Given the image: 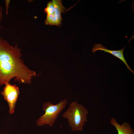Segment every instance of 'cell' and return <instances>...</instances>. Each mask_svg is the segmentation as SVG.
Segmentation results:
<instances>
[{"label": "cell", "mask_w": 134, "mask_h": 134, "mask_svg": "<svg viewBox=\"0 0 134 134\" xmlns=\"http://www.w3.org/2000/svg\"><path fill=\"white\" fill-rule=\"evenodd\" d=\"M18 43L10 45L8 41L0 36V86L9 83L14 78L21 83L31 84L32 77L36 75L24 64L21 58V48Z\"/></svg>", "instance_id": "6da1fadb"}, {"label": "cell", "mask_w": 134, "mask_h": 134, "mask_svg": "<svg viewBox=\"0 0 134 134\" xmlns=\"http://www.w3.org/2000/svg\"><path fill=\"white\" fill-rule=\"evenodd\" d=\"M89 113L84 106L75 101L69 104L62 116L67 119L72 131H83L85 123L88 121L87 115Z\"/></svg>", "instance_id": "7a4b0ae2"}, {"label": "cell", "mask_w": 134, "mask_h": 134, "mask_svg": "<svg viewBox=\"0 0 134 134\" xmlns=\"http://www.w3.org/2000/svg\"><path fill=\"white\" fill-rule=\"evenodd\" d=\"M67 103L68 101L66 99L60 101L56 104H53L49 101L44 102L43 105L42 110L45 113L37 120V125L41 126L48 124L50 127H52L59 114Z\"/></svg>", "instance_id": "3957f363"}, {"label": "cell", "mask_w": 134, "mask_h": 134, "mask_svg": "<svg viewBox=\"0 0 134 134\" xmlns=\"http://www.w3.org/2000/svg\"><path fill=\"white\" fill-rule=\"evenodd\" d=\"M5 85L3 90L1 93L8 103L9 113L11 114L14 111L15 104L19 94V89L15 84L12 85L8 83Z\"/></svg>", "instance_id": "277c9868"}, {"label": "cell", "mask_w": 134, "mask_h": 134, "mask_svg": "<svg viewBox=\"0 0 134 134\" xmlns=\"http://www.w3.org/2000/svg\"><path fill=\"white\" fill-rule=\"evenodd\" d=\"M126 46L122 49L117 50H112L107 49L103 45L100 43L95 44L93 47L92 51L93 53H94L95 51L97 50H100L111 54L122 61L126 66L127 69L134 74V72L127 64L124 56L123 52Z\"/></svg>", "instance_id": "5b68a950"}, {"label": "cell", "mask_w": 134, "mask_h": 134, "mask_svg": "<svg viewBox=\"0 0 134 134\" xmlns=\"http://www.w3.org/2000/svg\"><path fill=\"white\" fill-rule=\"evenodd\" d=\"M110 123L115 128L118 134H134V130L128 122L125 121L121 125L115 119L112 118L110 119Z\"/></svg>", "instance_id": "8992f818"}, {"label": "cell", "mask_w": 134, "mask_h": 134, "mask_svg": "<svg viewBox=\"0 0 134 134\" xmlns=\"http://www.w3.org/2000/svg\"><path fill=\"white\" fill-rule=\"evenodd\" d=\"M54 5L55 10L54 13L56 15L58 22L60 25H61V21L63 19L61 13H65L64 10H66L65 7L63 5L62 0H52Z\"/></svg>", "instance_id": "52a82bcc"}, {"label": "cell", "mask_w": 134, "mask_h": 134, "mask_svg": "<svg viewBox=\"0 0 134 134\" xmlns=\"http://www.w3.org/2000/svg\"><path fill=\"white\" fill-rule=\"evenodd\" d=\"M45 23L46 25H55L59 26L60 25L57 17L54 13L47 15Z\"/></svg>", "instance_id": "ba28073f"}, {"label": "cell", "mask_w": 134, "mask_h": 134, "mask_svg": "<svg viewBox=\"0 0 134 134\" xmlns=\"http://www.w3.org/2000/svg\"><path fill=\"white\" fill-rule=\"evenodd\" d=\"M54 6L53 2L52 1H49L47 3L46 7L44 9L47 15L54 13Z\"/></svg>", "instance_id": "9c48e42d"}, {"label": "cell", "mask_w": 134, "mask_h": 134, "mask_svg": "<svg viewBox=\"0 0 134 134\" xmlns=\"http://www.w3.org/2000/svg\"><path fill=\"white\" fill-rule=\"evenodd\" d=\"M10 1V0H5L4 1L5 6L6 14L7 15L8 14V9Z\"/></svg>", "instance_id": "30bf717a"}, {"label": "cell", "mask_w": 134, "mask_h": 134, "mask_svg": "<svg viewBox=\"0 0 134 134\" xmlns=\"http://www.w3.org/2000/svg\"><path fill=\"white\" fill-rule=\"evenodd\" d=\"M3 8L0 5V23L2 21V11Z\"/></svg>", "instance_id": "8fae6325"}]
</instances>
